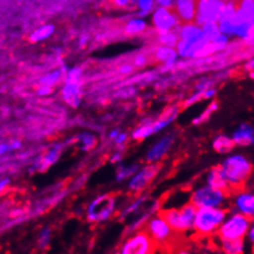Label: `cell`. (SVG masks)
<instances>
[{"instance_id": "b9f144b4", "label": "cell", "mask_w": 254, "mask_h": 254, "mask_svg": "<svg viewBox=\"0 0 254 254\" xmlns=\"http://www.w3.org/2000/svg\"><path fill=\"white\" fill-rule=\"evenodd\" d=\"M246 69L250 70V72H253L254 70V58H252V60H251L250 62L246 64Z\"/></svg>"}, {"instance_id": "d6a6232c", "label": "cell", "mask_w": 254, "mask_h": 254, "mask_svg": "<svg viewBox=\"0 0 254 254\" xmlns=\"http://www.w3.org/2000/svg\"><path fill=\"white\" fill-rule=\"evenodd\" d=\"M132 0H109V2L111 4V6L115 7V9H125L129 5Z\"/></svg>"}, {"instance_id": "8fae6325", "label": "cell", "mask_w": 254, "mask_h": 254, "mask_svg": "<svg viewBox=\"0 0 254 254\" xmlns=\"http://www.w3.org/2000/svg\"><path fill=\"white\" fill-rule=\"evenodd\" d=\"M80 75L79 68H73L65 74L64 86L62 89V96L65 103L72 108H77L80 103Z\"/></svg>"}, {"instance_id": "ba28073f", "label": "cell", "mask_w": 254, "mask_h": 254, "mask_svg": "<svg viewBox=\"0 0 254 254\" xmlns=\"http://www.w3.org/2000/svg\"><path fill=\"white\" fill-rule=\"evenodd\" d=\"M116 196L114 194H106L98 197L91 202L86 211V218L90 222H101L105 221L115 211Z\"/></svg>"}, {"instance_id": "4dcf8cb0", "label": "cell", "mask_w": 254, "mask_h": 254, "mask_svg": "<svg viewBox=\"0 0 254 254\" xmlns=\"http://www.w3.org/2000/svg\"><path fill=\"white\" fill-rule=\"evenodd\" d=\"M133 2L139 9V15L149 14L154 6V0H133Z\"/></svg>"}, {"instance_id": "44dd1931", "label": "cell", "mask_w": 254, "mask_h": 254, "mask_svg": "<svg viewBox=\"0 0 254 254\" xmlns=\"http://www.w3.org/2000/svg\"><path fill=\"white\" fill-rule=\"evenodd\" d=\"M236 146L233 138L225 136V134H220V136L216 137L212 142V147L217 153H228L233 149V147Z\"/></svg>"}, {"instance_id": "52a82bcc", "label": "cell", "mask_w": 254, "mask_h": 254, "mask_svg": "<svg viewBox=\"0 0 254 254\" xmlns=\"http://www.w3.org/2000/svg\"><path fill=\"white\" fill-rule=\"evenodd\" d=\"M158 245L151 238L147 231L142 230L134 233L132 237L127 238L120 252L123 254H148L157 252Z\"/></svg>"}, {"instance_id": "603a6c76", "label": "cell", "mask_w": 254, "mask_h": 254, "mask_svg": "<svg viewBox=\"0 0 254 254\" xmlns=\"http://www.w3.org/2000/svg\"><path fill=\"white\" fill-rule=\"evenodd\" d=\"M65 74H67V68L63 67L62 69H56L53 70V72L48 73V74H46L45 77L41 78V80H40V85H47V86H55L57 85L58 83H60V80L62 79L63 77H65Z\"/></svg>"}, {"instance_id": "484cf974", "label": "cell", "mask_w": 254, "mask_h": 254, "mask_svg": "<svg viewBox=\"0 0 254 254\" xmlns=\"http://www.w3.org/2000/svg\"><path fill=\"white\" fill-rule=\"evenodd\" d=\"M152 133H154L153 121H146V123H143L141 126H138L134 129L132 137H133V139H137V141H142L146 137L151 136Z\"/></svg>"}, {"instance_id": "1f68e13d", "label": "cell", "mask_w": 254, "mask_h": 254, "mask_svg": "<svg viewBox=\"0 0 254 254\" xmlns=\"http://www.w3.org/2000/svg\"><path fill=\"white\" fill-rule=\"evenodd\" d=\"M137 170V166H131L126 167V168H120L118 170V180L126 179V178L131 177L132 174H134Z\"/></svg>"}, {"instance_id": "9a60e30c", "label": "cell", "mask_w": 254, "mask_h": 254, "mask_svg": "<svg viewBox=\"0 0 254 254\" xmlns=\"http://www.w3.org/2000/svg\"><path fill=\"white\" fill-rule=\"evenodd\" d=\"M235 205L240 212L254 220V194L251 192H240L236 195Z\"/></svg>"}, {"instance_id": "bcb514c9", "label": "cell", "mask_w": 254, "mask_h": 254, "mask_svg": "<svg viewBox=\"0 0 254 254\" xmlns=\"http://www.w3.org/2000/svg\"><path fill=\"white\" fill-rule=\"evenodd\" d=\"M84 45H86V37H82V40H80V46H84Z\"/></svg>"}, {"instance_id": "9c48e42d", "label": "cell", "mask_w": 254, "mask_h": 254, "mask_svg": "<svg viewBox=\"0 0 254 254\" xmlns=\"http://www.w3.org/2000/svg\"><path fill=\"white\" fill-rule=\"evenodd\" d=\"M226 2L223 0H197V10L195 22L204 25L206 22H218Z\"/></svg>"}, {"instance_id": "30bf717a", "label": "cell", "mask_w": 254, "mask_h": 254, "mask_svg": "<svg viewBox=\"0 0 254 254\" xmlns=\"http://www.w3.org/2000/svg\"><path fill=\"white\" fill-rule=\"evenodd\" d=\"M161 168V162H152L149 166L144 167L141 172H138L136 175H133L132 180L129 182L128 187L129 192H131L132 196H138L143 190H146L147 187H148V185L153 182L154 178L157 177V174H158Z\"/></svg>"}, {"instance_id": "277c9868", "label": "cell", "mask_w": 254, "mask_h": 254, "mask_svg": "<svg viewBox=\"0 0 254 254\" xmlns=\"http://www.w3.org/2000/svg\"><path fill=\"white\" fill-rule=\"evenodd\" d=\"M252 221V218L242 212L233 213L227 220L223 221L216 235L220 241L243 240L250 232Z\"/></svg>"}, {"instance_id": "6da1fadb", "label": "cell", "mask_w": 254, "mask_h": 254, "mask_svg": "<svg viewBox=\"0 0 254 254\" xmlns=\"http://www.w3.org/2000/svg\"><path fill=\"white\" fill-rule=\"evenodd\" d=\"M221 169L230 185L231 194L237 195L243 191L245 184L252 175L253 164L245 156L236 154V156L228 157L221 164Z\"/></svg>"}, {"instance_id": "f546056e", "label": "cell", "mask_w": 254, "mask_h": 254, "mask_svg": "<svg viewBox=\"0 0 254 254\" xmlns=\"http://www.w3.org/2000/svg\"><path fill=\"white\" fill-rule=\"evenodd\" d=\"M78 141L82 143V149L83 151H89L90 148L95 147L96 144V137L93 134L89 133H83L78 137Z\"/></svg>"}, {"instance_id": "e0dca14e", "label": "cell", "mask_w": 254, "mask_h": 254, "mask_svg": "<svg viewBox=\"0 0 254 254\" xmlns=\"http://www.w3.org/2000/svg\"><path fill=\"white\" fill-rule=\"evenodd\" d=\"M206 183L207 185H211L213 188H217V189H222L226 190L228 194L232 196L231 194V190H230V185H228L227 180H226L225 175H223L222 169H221V166L215 167L210 170V173L207 174L206 177Z\"/></svg>"}, {"instance_id": "ab89813d", "label": "cell", "mask_w": 254, "mask_h": 254, "mask_svg": "<svg viewBox=\"0 0 254 254\" xmlns=\"http://www.w3.org/2000/svg\"><path fill=\"white\" fill-rule=\"evenodd\" d=\"M125 141H126V134H125V133L119 134V136L115 138V142H116V143H118V144L124 143V142H125Z\"/></svg>"}, {"instance_id": "d4e9b609", "label": "cell", "mask_w": 254, "mask_h": 254, "mask_svg": "<svg viewBox=\"0 0 254 254\" xmlns=\"http://www.w3.org/2000/svg\"><path fill=\"white\" fill-rule=\"evenodd\" d=\"M55 31V26L53 25H43V26L39 27L37 30H35L31 35H30V41L31 42H40L43 40L48 39L51 35Z\"/></svg>"}, {"instance_id": "ac0fdd59", "label": "cell", "mask_w": 254, "mask_h": 254, "mask_svg": "<svg viewBox=\"0 0 254 254\" xmlns=\"http://www.w3.org/2000/svg\"><path fill=\"white\" fill-rule=\"evenodd\" d=\"M178 51L174 50V47H169V46H159L154 51V60L158 62L164 63L166 68H170L177 61Z\"/></svg>"}, {"instance_id": "7402d4cb", "label": "cell", "mask_w": 254, "mask_h": 254, "mask_svg": "<svg viewBox=\"0 0 254 254\" xmlns=\"http://www.w3.org/2000/svg\"><path fill=\"white\" fill-rule=\"evenodd\" d=\"M146 27H147V24L144 20L138 19V17H136V19H131L126 24L125 34L127 36H131V37L137 36V35L142 34V32L146 30Z\"/></svg>"}, {"instance_id": "4fadbf2b", "label": "cell", "mask_w": 254, "mask_h": 254, "mask_svg": "<svg viewBox=\"0 0 254 254\" xmlns=\"http://www.w3.org/2000/svg\"><path fill=\"white\" fill-rule=\"evenodd\" d=\"M173 9L180 21L189 24V22L195 21V17H196L197 0H175Z\"/></svg>"}, {"instance_id": "2e32d148", "label": "cell", "mask_w": 254, "mask_h": 254, "mask_svg": "<svg viewBox=\"0 0 254 254\" xmlns=\"http://www.w3.org/2000/svg\"><path fill=\"white\" fill-rule=\"evenodd\" d=\"M232 138L237 146H251L254 143V128L248 124H242L236 129Z\"/></svg>"}, {"instance_id": "7c38bea8", "label": "cell", "mask_w": 254, "mask_h": 254, "mask_svg": "<svg viewBox=\"0 0 254 254\" xmlns=\"http://www.w3.org/2000/svg\"><path fill=\"white\" fill-rule=\"evenodd\" d=\"M179 21L180 20L178 15L175 14V11L173 12L170 7L167 6L157 7L153 12V17H152L153 26L156 31H158V34L172 31L178 26Z\"/></svg>"}, {"instance_id": "ee69618b", "label": "cell", "mask_w": 254, "mask_h": 254, "mask_svg": "<svg viewBox=\"0 0 254 254\" xmlns=\"http://www.w3.org/2000/svg\"><path fill=\"white\" fill-rule=\"evenodd\" d=\"M9 182H10L9 179H2V180H1V184H0V188H1V189H4L5 185L9 184Z\"/></svg>"}, {"instance_id": "e575fe53", "label": "cell", "mask_w": 254, "mask_h": 254, "mask_svg": "<svg viewBox=\"0 0 254 254\" xmlns=\"http://www.w3.org/2000/svg\"><path fill=\"white\" fill-rule=\"evenodd\" d=\"M48 241H50V231L45 230L41 235V240H40V245H41V247H46Z\"/></svg>"}, {"instance_id": "f6af8a7d", "label": "cell", "mask_w": 254, "mask_h": 254, "mask_svg": "<svg viewBox=\"0 0 254 254\" xmlns=\"http://www.w3.org/2000/svg\"><path fill=\"white\" fill-rule=\"evenodd\" d=\"M120 158H121L120 154H115V156L113 157V159H111V161H113V162H119V161H120Z\"/></svg>"}, {"instance_id": "5b68a950", "label": "cell", "mask_w": 254, "mask_h": 254, "mask_svg": "<svg viewBox=\"0 0 254 254\" xmlns=\"http://www.w3.org/2000/svg\"><path fill=\"white\" fill-rule=\"evenodd\" d=\"M143 228L147 231V233L151 236L152 240L158 245L159 248L169 247V246H172L173 243H174L175 237L182 236L180 233L175 232V231L170 227L169 223L159 215L149 218Z\"/></svg>"}, {"instance_id": "3957f363", "label": "cell", "mask_w": 254, "mask_h": 254, "mask_svg": "<svg viewBox=\"0 0 254 254\" xmlns=\"http://www.w3.org/2000/svg\"><path fill=\"white\" fill-rule=\"evenodd\" d=\"M228 210L221 207H199L194 223V231L200 237L215 235L227 217Z\"/></svg>"}, {"instance_id": "c3c4849f", "label": "cell", "mask_w": 254, "mask_h": 254, "mask_svg": "<svg viewBox=\"0 0 254 254\" xmlns=\"http://www.w3.org/2000/svg\"><path fill=\"white\" fill-rule=\"evenodd\" d=\"M250 77L252 78V79L254 80V70H253V72H251V73H250Z\"/></svg>"}, {"instance_id": "5bb4252c", "label": "cell", "mask_w": 254, "mask_h": 254, "mask_svg": "<svg viewBox=\"0 0 254 254\" xmlns=\"http://www.w3.org/2000/svg\"><path fill=\"white\" fill-rule=\"evenodd\" d=\"M174 143V134L169 133L167 136H164L163 138L159 139L151 149L147 153V161L148 162H158L164 154H167V152L169 151L170 147Z\"/></svg>"}, {"instance_id": "4316f807", "label": "cell", "mask_w": 254, "mask_h": 254, "mask_svg": "<svg viewBox=\"0 0 254 254\" xmlns=\"http://www.w3.org/2000/svg\"><path fill=\"white\" fill-rule=\"evenodd\" d=\"M202 31H204V36L206 37L209 41H213L215 39H217L222 32L220 31V26H218V22H206V24L201 25Z\"/></svg>"}, {"instance_id": "f35d334b", "label": "cell", "mask_w": 254, "mask_h": 254, "mask_svg": "<svg viewBox=\"0 0 254 254\" xmlns=\"http://www.w3.org/2000/svg\"><path fill=\"white\" fill-rule=\"evenodd\" d=\"M119 72H120L121 74H127V73L132 72V65H129V64L123 65V67H120V69H119Z\"/></svg>"}, {"instance_id": "cb8c5ba5", "label": "cell", "mask_w": 254, "mask_h": 254, "mask_svg": "<svg viewBox=\"0 0 254 254\" xmlns=\"http://www.w3.org/2000/svg\"><path fill=\"white\" fill-rule=\"evenodd\" d=\"M221 248L225 253L238 254L245 251V242L243 240L237 241H221Z\"/></svg>"}, {"instance_id": "83f0119b", "label": "cell", "mask_w": 254, "mask_h": 254, "mask_svg": "<svg viewBox=\"0 0 254 254\" xmlns=\"http://www.w3.org/2000/svg\"><path fill=\"white\" fill-rule=\"evenodd\" d=\"M179 36L177 32L172 31H167V32H162L159 34L158 36V41L164 46H169V47H174V46L178 45V41H179Z\"/></svg>"}, {"instance_id": "8d00e7d4", "label": "cell", "mask_w": 254, "mask_h": 254, "mask_svg": "<svg viewBox=\"0 0 254 254\" xmlns=\"http://www.w3.org/2000/svg\"><path fill=\"white\" fill-rule=\"evenodd\" d=\"M157 4L159 6H167V7H172L174 5L175 0H156Z\"/></svg>"}, {"instance_id": "60d3db41", "label": "cell", "mask_w": 254, "mask_h": 254, "mask_svg": "<svg viewBox=\"0 0 254 254\" xmlns=\"http://www.w3.org/2000/svg\"><path fill=\"white\" fill-rule=\"evenodd\" d=\"M248 238H250L251 243H252V247H253V251H254V226H253V227H251L250 232H248Z\"/></svg>"}, {"instance_id": "f1b7e54d", "label": "cell", "mask_w": 254, "mask_h": 254, "mask_svg": "<svg viewBox=\"0 0 254 254\" xmlns=\"http://www.w3.org/2000/svg\"><path fill=\"white\" fill-rule=\"evenodd\" d=\"M217 108H218V104L216 103V101H212V103L207 106L206 110H205L204 113L199 116V118H196L194 121H192V124H194V125H200V124H202V123H205L206 120H209L210 116H211V114L213 113V111L217 110Z\"/></svg>"}, {"instance_id": "7a4b0ae2", "label": "cell", "mask_w": 254, "mask_h": 254, "mask_svg": "<svg viewBox=\"0 0 254 254\" xmlns=\"http://www.w3.org/2000/svg\"><path fill=\"white\" fill-rule=\"evenodd\" d=\"M199 207L192 204L191 201L187 202L183 205L180 209L177 207H170V209H161L158 211V215L162 216L167 222L169 223L170 227L175 232L184 235L188 231L194 230L195 217Z\"/></svg>"}, {"instance_id": "836d02e7", "label": "cell", "mask_w": 254, "mask_h": 254, "mask_svg": "<svg viewBox=\"0 0 254 254\" xmlns=\"http://www.w3.org/2000/svg\"><path fill=\"white\" fill-rule=\"evenodd\" d=\"M147 63H148V58H147L144 55L136 56L133 60V64L136 65V67H144Z\"/></svg>"}, {"instance_id": "74e56055", "label": "cell", "mask_w": 254, "mask_h": 254, "mask_svg": "<svg viewBox=\"0 0 254 254\" xmlns=\"http://www.w3.org/2000/svg\"><path fill=\"white\" fill-rule=\"evenodd\" d=\"M216 90L215 89H205L204 91V99H210L212 96H215Z\"/></svg>"}, {"instance_id": "d6986e66", "label": "cell", "mask_w": 254, "mask_h": 254, "mask_svg": "<svg viewBox=\"0 0 254 254\" xmlns=\"http://www.w3.org/2000/svg\"><path fill=\"white\" fill-rule=\"evenodd\" d=\"M180 39L185 40V41L189 42H196L199 40L204 39V31H202V27H200L197 24H185L184 26L180 27Z\"/></svg>"}, {"instance_id": "7dc6e473", "label": "cell", "mask_w": 254, "mask_h": 254, "mask_svg": "<svg viewBox=\"0 0 254 254\" xmlns=\"http://www.w3.org/2000/svg\"><path fill=\"white\" fill-rule=\"evenodd\" d=\"M118 136H119L118 131H115V132H113V133H111V138H116Z\"/></svg>"}, {"instance_id": "ffe728a7", "label": "cell", "mask_w": 254, "mask_h": 254, "mask_svg": "<svg viewBox=\"0 0 254 254\" xmlns=\"http://www.w3.org/2000/svg\"><path fill=\"white\" fill-rule=\"evenodd\" d=\"M61 152H62V146H57V147H53L52 149L45 153L41 158H39V161L34 164L32 169L35 170H40V172H43L48 168V167L52 166L53 163H56L60 157Z\"/></svg>"}, {"instance_id": "7bdbcfd3", "label": "cell", "mask_w": 254, "mask_h": 254, "mask_svg": "<svg viewBox=\"0 0 254 254\" xmlns=\"http://www.w3.org/2000/svg\"><path fill=\"white\" fill-rule=\"evenodd\" d=\"M20 146H21V143H20V142H17V141H14V142H11V143H9V148H10V151H11V149H16V148H19Z\"/></svg>"}, {"instance_id": "d590c367", "label": "cell", "mask_w": 254, "mask_h": 254, "mask_svg": "<svg viewBox=\"0 0 254 254\" xmlns=\"http://www.w3.org/2000/svg\"><path fill=\"white\" fill-rule=\"evenodd\" d=\"M39 95H48V94L52 93V86L47 85H40L39 90H37Z\"/></svg>"}, {"instance_id": "8992f818", "label": "cell", "mask_w": 254, "mask_h": 254, "mask_svg": "<svg viewBox=\"0 0 254 254\" xmlns=\"http://www.w3.org/2000/svg\"><path fill=\"white\" fill-rule=\"evenodd\" d=\"M230 196L231 195L226 190L205 185L192 192L190 201L197 207H221Z\"/></svg>"}]
</instances>
